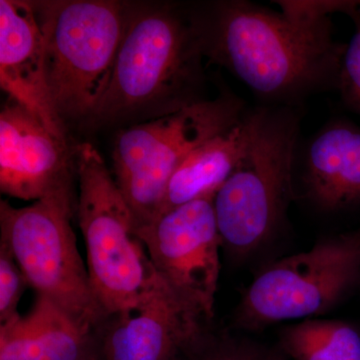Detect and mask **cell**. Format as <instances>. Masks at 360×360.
<instances>
[{
	"instance_id": "obj_4",
	"label": "cell",
	"mask_w": 360,
	"mask_h": 360,
	"mask_svg": "<svg viewBox=\"0 0 360 360\" xmlns=\"http://www.w3.org/2000/svg\"><path fill=\"white\" fill-rule=\"evenodd\" d=\"M44 39L47 82L63 118L94 115L108 85L129 14L116 1L73 0L34 6Z\"/></svg>"
},
{
	"instance_id": "obj_7",
	"label": "cell",
	"mask_w": 360,
	"mask_h": 360,
	"mask_svg": "<svg viewBox=\"0 0 360 360\" xmlns=\"http://www.w3.org/2000/svg\"><path fill=\"white\" fill-rule=\"evenodd\" d=\"M202 56L191 18L169 9L129 18L110 85L92 116L115 120L184 94L200 79Z\"/></svg>"
},
{
	"instance_id": "obj_13",
	"label": "cell",
	"mask_w": 360,
	"mask_h": 360,
	"mask_svg": "<svg viewBox=\"0 0 360 360\" xmlns=\"http://www.w3.org/2000/svg\"><path fill=\"white\" fill-rule=\"evenodd\" d=\"M0 360H101L96 333L37 295L30 314L0 324Z\"/></svg>"
},
{
	"instance_id": "obj_16",
	"label": "cell",
	"mask_w": 360,
	"mask_h": 360,
	"mask_svg": "<svg viewBox=\"0 0 360 360\" xmlns=\"http://www.w3.org/2000/svg\"><path fill=\"white\" fill-rule=\"evenodd\" d=\"M281 347L291 360H360V333L345 321L304 319L284 329Z\"/></svg>"
},
{
	"instance_id": "obj_14",
	"label": "cell",
	"mask_w": 360,
	"mask_h": 360,
	"mask_svg": "<svg viewBox=\"0 0 360 360\" xmlns=\"http://www.w3.org/2000/svg\"><path fill=\"white\" fill-rule=\"evenodd\" d=\"M303 184L307 198L326 210L360 203V129L329 124L311 141L305 155Z\"/></svg>"
},
{
	"instance_id": "obj_6",
	"label": "cell",
	"mask_w": 360,
	"mask_h": 360,
	"mask_svg": "<svg viewBox=\"0 0 360 360\" xmlns=\"http://www.w3.org/2000/svg\"><path fill=\"white\" fill-rule=\"evenodd\" d=\"M246 111L241 99L229 94L187 103L118 134L115 179L139 226L160 212L168 182L187 156L240 122Z\"/></svg>"
},
{
	"instance_id": "obj_19",
	"label": "cell",
	"mask_w": 360,
	"mask_h": 360,
	"mask_svg": "<svg viewBox=\"0 0 360 360\" xmlns=\"http://www.w3.org/2000/svg\"><path fill=\"white\" fill-rule=\"evenodd\" d=\"M28 283L11 250L0 243V324L18 316V307Z\"/></svg>"
},
{
	"instance_id": "obj_3",
	"label": "cell",
	"mask_w": 360,
	"mask_h": 360,
	"mask_svg": "<svg viewBox=\"0 0 360 360\" xmlns=\"http://www.w3.org/2000/svg\"><path fill=\"white\" fill-rule=\"evenodd\" d=\"M245 155L214 196L222 246L245 257L271 238L292 193L300 117L288 106L250 111Z\"/></svg>"
},
{
	"instance_id": "obj_12",
	"label": "cell",
	"mask_w": 360,
	"mask_h": 360,
	"mask_svg": "<svg viewBox=\"0 0 360 360\" xmlns=\"http://www.w3.org/2000/svg\"><path fill=\"white\" fill-rule=\"evenodd\" d=\"M0 86L66 142L65 123L52 103L47 82L44 34L30 2L0 1Z\"/></svg>"
},
{
	"instance_id": "obj_2",
	"label": "cell",
	"mask_w": 360,
	"mask_h": 360,
	"mask_svg": "<svg viewBox=\"0 0 360 360\" xmlns=\"http://www.w3.org/2000/svg\"><path fill=\"white\" fill-rule=\"evenodd\" d=\"M73 156L78 224L92 288L108 316L129 312L151 295L160 276L137 234L134 212L103 156L89 143L79 144Z\"/></svg>"
},
{
	"instance_id": "obj_5",
	"label": "cell",
	"mask_w": 360,
	"mask_h": 360,
	"mask_svg": "<svg viewBox=\"0 0 360 360\" xmlns=\"http://www.w3.org/2000/svg\"><path fill=\"white\" fill-rule=\"evenodd\" d=\"M72 187L25 207L0 201V243L11 250L28 286L80 328L96 333L108 319L92 288L71 226Z\"/></svg>"
},
{
	"instance_id": "obj_9",
	"label": "cell",
	"mask_w": 360,
	"mask_h": 360,
	"mask_svg": "<svg viewBox=\"0 0 360 360\" xmlns=\"http://www.w3.org/2000/svg\"><path fill=\"white\" fill-rule=\"evenodd\" d=\"M137 234L161 281L212 321L222 246L214 198L165 210L139 225Z\"/></svg>"
},
{
	"instance_id": "obj_15",
	"label": "cell",
	"mask_w": 360,
	"mask_h": 360,
	"mask_svg": "<svg viewBox=\"0 0 360 360\" xmlns=\"http://www.w3.org/2000/svg\"><path fill=\"white\" fill-rule=\"evenodd\" d=\"M250 111L187 156L168 182L158 214L191 201L214 198L245 155L250 135Z\"/></svg>"
},
{
	"instance_id": "obj_10",
	"label": "cell",
	"mask_w": 360,
	"mask_h": 360,
	"mask_svg": "<svg viewBox=\"0 0 360 360\" xmlns=\"http://www.w3.org/2000/svg\"><path fill=\"white\" fill-rule=\"evenodd\" d=\"M212 321L161 281L129 312L96 329L101 360H180Z\"/></svg>"
},
{
	"instance_id": "obj_11",
	"label": "cell",
	"mask_w": 360,
	"mask_h": 360,
	"mask_svg": "<svg viewBox=\"0 0 360 360\" xmlns=\"http://www.w3.org/2000/svg\"><path fill=\"white\" fill-rule=\"evenodd\" d=\"M66 142L20 104L11 101L0 112V191L22 200H39L71 186Z\"/></svg>"
},
{
	"instance_id": "obj_1",
	"label": "cell",
	"mask_w": 360,
	"mask_h": 360,
	"mask_svg": "<svg viewBox=\"0 0 360 360\" xmlns=\"http://www.w3.org/2000/svg\"><path fill=\"white\" fill-rule=\"evenodd\" d=\"M191 20L203 56L262 98L288 106L314 92L338 89L347 44L333 39L330 20L304 25L281 11L231 0Z\"/></svg>"
},
{
	"instance_id": "obj_8",
	"label": "cell",
	"mask_w": 360,
	"mask_h": 360,
	"mask_svg": "<svg viewBox=\"0 0 360 360\" xmlns=\"http://www.w3.org/2000/svg\"><path fill=\"white\" fill-rule=\"evenodd\" d=\"M360 278V231L324 239L310 250L277 260L248 286L236 309L238 328L326 314Z\"/></svg>"
},
{
	"instance_id": "obj_21",
	"label": "cell",
	"mask_w": 360,
	"mask_h": 360,
	"mask_svg": "<svg viewBox=\"0 0 360 360\" xmlns=\"http://www.w3.org/2000/svg\"><path fill=\"white\" fill-rule=\"evenodd\" d=\"M278 360H283V357L281 356V359H279Z\"/></svg>"
},
{
	"instance_id": "obj_20",
	"label": "cell",
	"mask_w": 360,
	"mask_h": 360,
	"mask_svg": "<svg viewBox=\"0 0 360 360\" xmlns=\"http://www.w3.org/2000/svg\"><path fill=\"white\" fill-rule=\"evenodd\" d=\"M281 13L296 22L317 25L330 20L331 14L340 13L348 15L359 8V0H322V1H276Z\"/></svg>"
},
{
	"instance_id": "obj_18",
	"label": "cell",
	"mask_w": 360,
	"mask_h": 360,
	"mask_svg": "<svg viewBox=\"0 0 360 360\" xmlns=\"http://www.w3.org/2000/svg\"><path fill=\"white\" fill-rule=\"evenodd\" d=\"M347 16L354 22V33L343 54L338 90L348 110L360 115V7Z\"/></svg>"
},
{
	"instance_id": "obj_17",
	"label": "cell",
	"mask_w": 360,
	"mask_h": 360,
	"mask_svg": "<svg viewBox=\"0 0 360 360\" xmlns=\"http://www.w3.org/2000/svg\"><path fill=\"white\" fill-rule=\"evenodd\" d=\"M281 355L248 341L226 335H217L212 329L201 336L184 352L180 360H278Z\"/></svg>"
}]
</instances>
